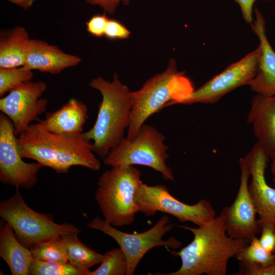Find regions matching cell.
<instances>
[{"mask_svg": "<svg viewBox=\"0 0 275 275\" xmlns=\"http://www.w3.org/2000/svg\"><path fill=\"white\" fill-rule=\"evenodd\" d=\"M177 226L190 231L194 239L179 251H171L172 254L181 259V265L178 270L155 274L225 275L230 259L235 257L250 242L229 236L224 217L221 213L198 228Z\"/></svg>", "mask_w": 275, "mask_h": 275, "instance_id": "cell-1", "label": "cell"}, {"mask_svg": "<svg viewBox=\"0 0 275 275\" xmlns=\"http://www.w3.org/2000/svg\"><path fill=\"white\" fill-rule=\"evenodd\" d=\"M17 145L22 158L33 159L59 174L67 173L73 166L84 167L94 171L101 168L92 144L82 134L60 135L36 123L31 124L18 135Z\"/></svg>", "mask_w": 275, "mask_h": 275, "instance_id": "cell-2", "label": "cell"}, {"mask_svg": "<svg viewBox=\"0 0 275 275\" xmlns=\"http://www.w3.org/2000/svg\"><path fill=\"white\" fill-rule=\"evenodd\" d=\"M89 85L100 92L102 99L94 124L82 132V136L89 142L93 141L94 153L104 159L124 138L129 123L132 92L121 82L117 74L111 81L98 76Z\"/></svg>", "mask_w": 275, "mask_h": 275, "instance_id": "cell-3", "label": "cell"}, {"mask_svg": "<svg viewBox=\"0 0 275 275\" xmlns=\"http://www.w3.org/2000/svg\"><path fill=\"white\" fill-rule=\"evenodd\" d=\"M194 89L184 71H179L174 59L166 70L148 80L139 90L132 92V103L127 128V140H132L145 121L161 109L188 96Z\"/></svg>", "mask_w": 275, "mask_h": 275, "instance_id": "cell-4", "label": "cell"}, {"mask_svg": "<svg viewBox=\"0 0 275 275\" xmlns=\"http://www.w3.org/2000/svg\"><path fill=\"white\" fill-rule=\"evenodd\" d=\"M133 166L113 167L99 177L95 200L104 219L114 227L132 224L139 208L135 194L142 182Z\"/></svg>", "mask_w": 275, "mask_h": 275, "instance_id": "cell-5", "label": "cell"}, {"mask_svg": "<svg viewBox=\"0 0 275 275\" xmlns=\"http://www.w3.org/2000/svg\"><path fill=\"white\" fill-rule=\"evenodd\" d=\"M0 216L26 247L56 237L80 233V230L72 224L56 223L50 216L33 210L24 202L18 189L10 198L1 202Z\"/></svg>", "mask_w": 275, "mask_h": 275, "instance_id": "cell-6", "label": "cell"}, {"mask_svg": "<svg viewBox=\"0 0 275 275\" xmlns=\"http://www.w3.org/2000/svg\"><path fill=\"white\" fill-rule=\"evenodd\" d=\"M165 136L154 127L144 124L131 141L124 138L103 159L104 164L112 167L142 165L161 174L166 180L173 181L172 169L167 164L169 158Z\"/></svg>", "mask_w": 275, "mask_h": 275, "instance_id": "cell-7", "label": "cell"}, {"mask_svg": "<svg viewBox=\"0 0 275 275\" xmlns=\"http://www.w3.org/2000/svg\"><path fill=\"white\" fill-rule=\"evenodd\" d=\"M90 229L99 230L113 238L124 252L128 263L127 275H132L144 255L154 248L163 246L176 249L181 243L174 237L164 240L163 236L173 228L169 217L163 215L150 229L131 234L116 229L104 219L97 216L87 224Z\"/></svg>", "mask_w": 275, "mask_h": 275, "instance_id": "cell-8", "label": "cell"}, {"mask_svg": "<svg viewBox=\"0 0 275 275\" xmlns=\"http://www.w3.org/2000/svg\"><path fill=\"white\" fill-rule=\"evenodd\" d=\"M139 212L148 216L157 212L169 214L181 222H190L203 226L216 215L211 203L205 199L194 205L184 203L174 197L165 185H148L142 182L135 194Z\"/></svg>", "mask_w": 275, "mask_h": 275, "instance_id": "cell-9", "label": "cell"}, {"mask_svg": "<svg viewBox=\"0 0 275 275\" xmlns=\"http://www.w3.org/2000/svg\"><path fill=\"white\" fill-rule=\"evenodd\" d=\"M260 51L258 46L238 61L230 65L201 87L194 90L178 104H213L234 89L249 85L256 74Z\"/></svg>", "mask_w": 275, "mask_h": 275, "instance_id": "cell-10", "label": "cell"}, {"mask_svg": "<svg viewBox=\"0 0 275 275\" xmlns=\"http://www.w3.org/2000/svg\"><path fill=\"white\" fill-rule=\"evenodd\" d=\"M21 156L17 138L10 119L0 114V180L19 188H31L37 182V174L42 166L38 162L28 163Z\"/></svg>", "mask_w": 275, "mask_h": 275, "instance_id": "cell-11", "label": "cell"}, {"mask_svg": "<svg viewBox=\"0 0 275 275\" xmlns=\"http://www.w3.org/2000/svg\"><path fill=\"white\" fill-rule=\"evenodd\" d=\"M47 89L42 81L23 84L0 99V111L12 121L15 134L19 135L34 121L39 122V116L45 112L48 101L41 98Z\"/></svg>", "mask_w": 275, "mask_h": 275, "instance_id": "cell-12", "label": "cell"}, {"mask_svg": "<svg viewBox=\"0 0 275 275\" xmlns=\"http://www.w3.org/2000/svg\"><path fill=\"white\" fill-rule=\"evenodd\" d=\"M240 184L233 203L223 209L227 234L235 239L252 240L260 232L261 227L255 206L249 189L250 171L246 158L239 159Z\"/></svg>", "mask_w": 275, "mask_h": 275, "instance_id": "cell-13", "label": "cell"}, {"mask_svg": "<svg viewBox=\"0 0 275 275\" xmlns=\"http://www.w3.org/2000/svg\"><path fill=\"white\" fill-rule=\"evenodd\" d=\"M245 157L252 177L249 189L260 227L266 224L275 226V189L268 184L265 178L269 157L257 143Z\"/></svg>", "mask_w": 275, "mask_h": 275, "instance_id": "cell-14", "label": "cell"}, {"mask_svg": "<svg viewBox=\"0 0 275 275\" xmlns=\"http://www.w3.org/2000/svg\"><path fill=\"white\" fill-rule=\"evenodd\" d=\"M254 12L256 19L251 28L259 40L260 51L256 74L249 86L257 94L271 96L275 95V51L266 35L264 17L257 8Z\"/></svg>", "mask_w": 275, "mask_h": 275, "instance_id": "cell-15", "label": "cell"}, {"mask_svg": "<svg viewBox=\"0 0 275 275\" xmlns=\"http://www.w3.org/2000/svg\"><path fill=\"white\" fill-rule=\"evenodd\" d=\"M247 122L252 125L257 143L271 159L275 154V95L257 94L251 101Z\"/></svg>", "mask_w": 275, "mask_h": 275, "instance_id": "cell-16", "label": "cell"}, {"mask_svg": "<svg viewBox=\"0 0 275 275\" xmlns=\"http://www.w3.org/2000/svg\"><path fill=\"white\" fill-rule=\"evenodd\" d=\"M81 61L77 56L66 53L42 40L30 39L23 66L32 70L56 74L78 65Z\"/></svg>", "mask_w": 275, "mask_h": 275, "instance_id": "cell-17", "label": "cell"}, {"mask_svg": "<svg viewBox=\"0 0 275 275\" xmlns=\"http://www.w3.org/2000/svg\"><path fill=\"white\" fill-rule=\"evenodd\" d=\"M89 118L86 104L72 98L58 110L46 114L45 119L38 123L51 132L66 136L82 134Z\"/></svg>", "mask_w": 275, "mask_h": 275, "instance_id": "cell-18", "label": "cell"}, {"mask_svg": "<svg viewBox=\"0 0 275 275\" xmlns=\"http://www.w3.org/2000/svg\"><path fill=\"white\" fill-rule=\"evenodd\" d=\"M0 256L13 275L29 274L34 260L32 251L20 242L11 226L6 222L1 224Z\"/></svg>", "mask_w": 275, "mask_h": 275, "instance_id": "cell-19", "label": "cell"}, {"mask_svg": "<svg viewBox=\"0 0 275 275\" xmlns=\"http://www.w3.org/2000/svg\"><path fill=\"white\" fill-rule=\"evenodd\" d=\"M30 39L27 31L22 26L2 30L0 34V69L24 66Z\"/></svg>", "mask_w": 275, "mask_h": 275, "instance_id": "cell-20", "label": "cell"}, {"mask_svg": "<svg viewBox=\"0 0 275 275\" xmlns=\"http://www.w3.org/2000/svg\"><path fill=\"white\" fill-rule=\"evenodd\" d=\"M77 234L63 235L66 241L68 262L73 266L82 270H89L91 267L100 263L103 255L99 254L82 243Z\"/></svg>", "mask_w": 275, "mask_h": 275, "instance_id": "cell-21", "label": "cell"}, {"mask_svg": "<svg viewBox=\"0 0 275 275\" xmlns=\"http://www.w3.org/2000/svg\"><path fill=\"white\" fill-rule=\"evenodd\" d=\"M235 257L240 262V269L266 267L275 264L274 254L265 250L256 236Z\"/></svg>", "mask_w": 275, "mask_h": 275, "instance_id": "cell-22", "label": "cell"}, {"mask_svg": "<svg viewBox=\"0 0 275 275\" xmlns=\"http://www.w3.org/2000/svg\"><path fill=\"white\" fill-rule=\"evenodd\" d=\"M34 259L68 262L66 241L63 236L39 242L31 247Z\"/></svg>", "mask_w": 275, "mask_h": 275, "instance_id": "cell-23", "label": "cell"}, {"mask_svg": "<svg viewBox=\"0 0 275 275\" xmlns=\"http://www.w3.org/2000/svg\"><path fill=\"white\" fill-rule=\"evenodd\" d=\"M128 263L120 248H114L105 253L99 266L88 275H127Z\"/></svg>", "mask_w": 275, "mask_h": 275, "instance_id": "cell-24", "label": "cell"}, {"mask_svg": "<svg viewBox=\"0 0 275 275\" xmlns=\"http://www.w3.org/2000/svg\"><path fill=\"white\" fill-rule=\"evenodd\" d=\"M90 270H82L69 262L62 263L35 260L30 268L31 275H88Z\"/></svg>", "mask_w": 275, "mask_h": 275, "instance_id": "cell-25", "label": "cell"}, {"mask_svg": "<svg viewBox=\"0 0 275 275\" xmlns=\"http://www.w3.org/2000/svg\"><path fill=\"white\" fill-rule=\"evenodd\" d=\"M33 77L32 70L23 66L0 69V97L23 84L31 81Z\"/></svg>", "mask_w": 275, "mask_h": 275, "instance_id": "cell-26", "label": "cell"}, {"mask_svg": "<svg viewBox=\"0 0 275 275\" xmlns=\"http://www.w3.org/2000/svg\"><path fill=\"white\" fill-rule=\"evenodd\" d=\"M130 35L129 31L120 22L109 19L104 32V35L111 39H125Z\"/></svg>", "mask_w": 275, "mask_h": 275, "instance_id": "cell-27", "label": "cell"}, {"mask_svg": "<svg viewBox=\"0 0 275 275\" xmlns=\"http://www.w3.org/2000/svg\"><path fill=\"white\" fill-rule=\"evenodd\" d=\"M108 20L109 19L105 14L95 15L86 22L87 30L92 35L101 37L104 35L105 28Z\"/></svg>", "mask_w": 275, "mask_h": 275, "instance_id": "cell-28", "label": "cell"}, {"mask_svg": "<svg viewBox=\"0 0 275 275\" xmlns=\"http://www.w3.org/2000/svg\"><path fill=\"white\" fill-rule=\"evenodd\" d=\"M261 235L259 239L262 247L267 251L273 253L275 251V226L271 224L264 225L261 227Z\"/></svg>", "mask_w": 275, "mask_h": 275, "instance_id": "cell-29", "label": "cell"}, {"mask_svg": "<svg viewBox=\"0 0 275 275\" xmlns=\"http://www.w3.org/2000/svg\"><path fill=\"white\" fill-rule=\"evenodd\" d=\"M258 0H234L239 5L243 19L247 22H253V11L255 3Z\"/></svg>", "mask_w": 275, "mask_h": 275, "instance_id": "cell-30", "label": "cell"}, {"mask_svg": "<svg viewBox=\"0 0 275 275\" xmlns=\"http://www.w3.org/2000/svg\"><path fill=\"white\" fill-rule=\"evenodd\" d=\"M86 2L92 5H97L101 7L105 12L113 14L116 11L121 0H85Z\"/></svg>", "mask_w": 275, "mask_h": 275, "instance_id": "cell-31", "label": "cell"}, {"mask_svg": "<svg viewBox=\"0 0 275 275\" xmlns=\"http://www.w3.org/2000/svg\"><path fill=\"white\" fill-rule=\"evenodd\" d=\"M238 275H275V264L266 267L240 269Z\"/></svg>", "mask_w": 275, "mask_h": 275, "instance_id": "cell-32", "label": "cell"}, {"mask_svg": "<svg viewBox=\"0 0 275 275\" xmlns=\"http://www.w3.org/2000/svg\"><path fill=\"white\" fill-rule=\"evenodd\" d=\"M18 5L24 10H28L32 7L35 0H6Z\"/></svg>", "mask_w": 275, "mask_h": 275, "instance_id": "cell-33", "label": "cell"}, {"mask_svg": "<svg viewBox=\"0 0 275 275\" xmlns=\"http://www.w3.org/2000/svg\"><path fill=\"white\" fill-rule=\"evenodd\" d=\"M271 159L272 160L271 163V172L272 175L273 181L275 183V154Z\"/></svg>", "mask_w": 275, "mask_h": 275, "instance_id": "cell-34", "label": "cell"}, {"mask_svg": "<svg viewBox=\"0 0 275 275\" xmlns=\"http://www.w3.org/2000/svg\"><path fill=\"white\" fill-rule=\"evenodd\" d=\"M121 1L123 3L124 5H127L129 3L130 0H121Z\"/></svg>", "mask_w": 275, "mask_h": 275, "instance_id": "cell-35", "label": "cell"}, {"mask_svg": "<svg viewBox=\"0 0 275 275\" xmlns=\"http://www.w3.org/2000/svg\"><path fill=\"white\" fill-rule=\"evenodd\" d=\"M273 254H274V255H275V251H274V252Z\"/></svg>", "mask_w": 275, "mask_h": 275, "instance_id": "cell-36", "label": "cell"}]
</instances>
